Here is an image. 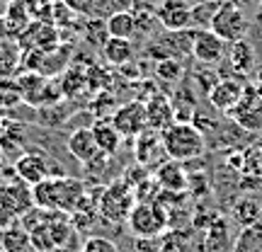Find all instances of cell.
Returning <instances> with one entry per match:
<instances>
[{
	"instance_id": "cell-1",
	"label": "cell",
	"mask_w": 262,
	"mask_h": 252,
	"mask_svg": "<svg viewBox=\"0 0 262 252\" xmlns=\"http://www.w3.org/2000/svg\"><path fill=\"white\" fill-rule=\"evenodd\" d=\"M160 143H163L165 155L170 160H178V163L202 158L206 150L204 131L189 122L170 124L165 131H160Z\"/></svg>"
},
{
	"instance_id": "cell-2",
	"label": "cell",
	"mask_w": 262,
	"mask_h": 252,
	"mask_svg": "<svg viewBox=\"0 0 262 252\" xmlns=\"http://www.w3.org/2000/svg\"><path fill=\"white\" fill-rule=\"evenodd\" d=\"M126 225L134 238L139 240H156L168 231L170 225V216L168 209L160 204V201H136L131 209Z\"/></svg>"
},
{
	"instance_id": "cell-3",
	"label": "cell",
	"mask_w": 262,
	"mask_h": 252,
	"mask_svg": "<svg viewBox=\"0 0 262 252\" xmlns=\"http://www.w3.org/2000/svg\"><path fill=\"white\" fill-rule=\"evenodd\" d=\"M209 29L219 39H224L226 44H233V41L245 39L250 29V19L238 3H221L216 5V10L209 17Z\"/></svg>"
},
{
	"instance_id": "cell-4",
	"label": "cell",
	"mask_w": 262,
	"mask_h": 252,
	"mask_svg": "<svg viewBox=\"0 0 262 252\" xmlns=\"http://www.w3.org/2000/svg\"><path fill=\"white\" fill-rule=\"evenodd\" d=\"M136 204V192L124 179H117L110 187L102 189L97 201V214L107 218L110 223H126L131 209Z\"/></svg>"
},
{
	"instance_id": "cell-5",
	"label": "cell",
	"mask_w": 262,
	"mask_h": 252,
	"mask_svg": "<svg viewBox=\"0 0 262 252\" xmlns=\"http://www.w3.org/2000/svg\"><path fill=\"white\" fill-rule=\"evenodd\" d=\"M112 126L122 133V139H136L141 131L148 129L146 126V104L141 100L119 104L112 112Z\"/></svg>"
},
{
	"instance_id": "cell-6",
	"label": "cell",
	"mask_w": 262,
	"mask_h": 252,
	"mask_svg": "<svg viewBox=\"0 0 262 252\" xmlns=\"http://www.w3.org/2000/svg\"><path fill=\"white\" fill-rule=\"evenodd\" d=\"M243 93H245V83L243 80H238V78H221V80H216L211 87H209V104L214 107L216 112H226L231 114L241 104L243 100Z\"/></svg>"
},
{
	"instance_id": "cell-7",
	"label": "cell",
	"mask_w": 262,
	"mask_h": 252,
	"mask_svg": "<svg viewBox=\"0 0 262 252\" xmlns=\"http://www.w3.org/2000/svg\"><path fill=\"white\" fill-rule=\"evenodd\" d=\"M156 19L168 32H185L194 22V10L189 0H163L156 8Z\"/></svg>"
},
{
	"instance_id": "cell-8",
	"label": "cell",
	"mask_w": 262,
	"mask_h": 252,
	"mask_svg": "<svg viewBox=\"0 0 262 252\" xmlns=\"http://www.w3.org/2000/svg\"><path fill=\"white\" fill-rule=\"evenodd\" d=\"M189 51H192V56H194L196 63L216 65V63H221L226 56V41L216 37L211 29H202V32H194V34H192Z\"/></svg>"
},
{
	"instance_id": "cell-9",
	"label": "cell",
	"mask_w": 262,
	"mask_h": 252,
	"mask_svg": "<svg viewBox=\"0 0 262 252\" xmlns=\"http://www.w3.org/2000/svg\"><path fill=\"white\" fill-rule=\"evenodd\" d=\"M235 124H241L245 131H262V97H260V90H255V87H245L243 93V100L241 104L235 107L233 112H231Z\"/></svg>"
},
{
	"instance_id": "cell-10",
	"label": "cell",
	"mask_w": 262,
	"mask_h": 252,
	"mask_svg": "<svg viewBox=\"0 0 262 252\" xmlns=\"http://www.w3.org/2000/svg\"><path fill=\"white\" fill-rule=\"evenodd\" d=\"M153 182L165 194H185L189 185V177H187V170L182 168V163L168 158L165 163H160L158 168H156Z\"/></svg>"
},
{
	"instance_id": "cell-11",
	"label": "cell",
	"mask_w": 262,
	"mask_h": 252,
	"mask_svg": "<svg viewBox=\"0 0 262 252\" xmlns=\"http://www.w3.org/2000/svg\"><path fill=\"white\" fill-rule=\"evenodd\" d=\"M15 175L22 185L27 187H34L39 182H44L47 177H51V170H49V163L44 155L39 153H22L15 163Z\"/></svg>"
},
{
	"instance_id": "cell-12",
	"label": "cell",
	"mask_w": 262,
	"mask_h": 252,
	"mask_svg": "<svg viewBox=\"0 0 262 252\" xmlns=\"http://www.w3.org/2000/svg\"><path fill=\"white\" fill-rule=\"evenodd\" d=\"M146 126L150 131H165L170 124H175V109H172V102H170L165 95H150L146 100Z\"/></svg>"
},
{
	"instance_id": "cell-13",
	"label": "cell",
	"mask_w": 262,
	"mask_h": 252,
	"mask_svg": "<svg viewBox=\"0 0 262 252\" xmlns=\"http://www.w3.org/2000/svg\"><path fill=\"white\" fill-rule=\"evenodd\" d=\"M233 235H231V223L216 216L214 221L206 228V238H204V252H233Z\"/></svg>"
},
{
	"instance_id": "cell-14",
	"label": "cell",
	"mask_w": 262,
	"mask_h": 252,
	"mask_svg": "<svg viewBox=\"0 0 262 252\" xmlns=\"http://www.w3.org/2000/svg\"><path fill=\"white\" fill-rule=\"evenodd\" d=\"M68 150L73 153L75 160H80L83 165H90L93 160H97L102 153L97 150V143H95L93 131L88 129H75L71 136H68Z\"/></svg>"
},
{
	"instance_id": "cell-15",
	"label": "cell",
	"mask_w": 262,
	"mask_h": 252,
	"mask_svg": "<svg viewBox=\"0 0 262 252\" xmlns=\"http://www.w3.org/2000/svg\"><path fill=\"white\" fill-rule=\"evenodd\" d=\"M0 206H5L10 214H15L19 218L25 211H29L34 206V199H32V192H27L22 182L0 185Z\"/></svg>"
},
{
	"instance_id": "cell-16",
	"label": "cell",
	"mask_w": 262,
	"mask_h": 252,
	"mask_svg": "<svg viewBox=\"0 0 262 252\" xmlns=\"http://www.w3.org/2000/svg\"><path fill=\"white\" fill-rule=\"evenodd\" d=\"M158 155H165V150H163V143H160V133L158 131H141L139 136H136V163L139 165H153V163H158L160 160Z\"/></svg>"
},
{
	"instance_id": "cell-17",
	"label": "cell",
	"mask_w": 262,
	"mask_h": 252,
	"mask_svg": "<svg viewBox=\"0 0 262 252\" xmlns=\"http://www.w3.org/2000/svg\"><path fill=\"white\" fill-rule=\"evenodd\" d=\"M228 63H231V68H233V73H238V75H248L255 68V63H257V54H255V47L248 41V37L231 44Z\"/></svg>"
},
{
	"instance_id": "cell-18",
	"label": "cell",
	"mask_w": 262,
	"mask_h": 252,
	"mask_svg": "<svg viewBox=\"0 0 262 252\" xmlns=\"http://www.w3.org/2000/svg\"><path fill=\"white\" fill-rule=\"evenodd\" d=\"M90 131H93V136H95L97 150H100L102 155H107V158H112L114 153L119 150L122 141H124L122 133L112 126V122H102V119H97V122L90 126Z\"/></svg>"
},
{
	"instance_id": "cell-19",
	"label": "cell",
	"mask_w": 262,
	"mask_h": 252,
	"mask_svg": "<svg viewBox=\"0 0 262 252\" xmlns=\"http://www.w3.org/2000/svg\"><path fill=\"white\" fill-rule=\"evenodd\" d=\"M107 34L117 39H134L136 37V15L131 10H114L110 17L104 19Z\"/></svg>"
},
{
	"instance_id": "cell-20",
	"label": "cell",
	"mask_w": 262,
	"mask_h": 252,
	"mask_svg": "<svg viewBox=\"0 0 262 252\" xmlns=\"http://www.w3.org/2000/svg\"><path fill=\"white\" fill-rule=\"evenodd\" d=\"M102 56L112 65H126L134 58V44H131V39L107 37V41L102 44Z\"/></svg>"
},
{
	"instance_id": "cell-21",
	"label": "cell",
	"mask_w": 262,
	"mask_h": 252,
	"mask_svg": "<svg viewBox=\"0 0 262 252\" xmlns=\"http://www.w3.org/2000/svg\"><path fill=\"white\" fill-rule=\"evenodd\" d=\"M260 216H262V209L255 199H243L238 201L233 209V221L241 228H253V225L260 223Z\"/></svg>"
},
{
	"instance_id": "cell-22",
	"label": "cell",
	"mask_w": 262,
	"mask_h": 252,
	"mask_svg": "<svg viewBox=\"0 0 262 252\" xmlns=\"http://www.w3.org/2000/svg\"><path fill=\"white\" fill-rule=\"evenodd\" d=\"M0 243H3V250L5 252H25V247L29 245L27 231L19 223L10 225L5 231H0Z\"/></svg>"
},
{
	"instance_id": "cell-23",
	"label": "cell",
	"mask_w": 262,
	"mask_h": 252,
	"mask_svg": "<svg viewBox=\"0 0 262 252\" xmlns=\"http://www.w3.org/2000/svg\"><path fill=\"white\" fill-rule=\"evenodd\" d=\"M182 73H185V65L172 56L160 58L158 63H156V78H158L160 83H180Z\"/></svg>"
},
{
	"instance_id": "cell-24",
	"label": "cell",
	"mask_w": 262,
	"mask_h": 252,
	"mask_svg": "<svg viewBox=\"0 0 262 252\" xmlns=\"http://www.w3.org/2000/svg\"><path fill=\"white\" fill-rule=\"evenodd\" d=\"M85 85H88V73H85L83 68H68L61 75V95L73 97V95H78L83 90Z\"/></svg>"
},
{
	"instance_id": "cell-25",
	"label": "cell",
	"mask_w": 262,
	"mask_h": 252,
	"mask_svg": "<svg viewBox=\"0 0 262 252\" xmlns=\"http://www.w3.org/2000/svg\"><path fill=\"white\" fill-rule=\"evenodd\" d=\"M233 252H262V231L260 223L253 228H243L241 238L235 240Z\"/></svg>"
},
{
	"instance_id": "cell-26",
	"label": "cell",
	"mask_w": 262,
	"mask_h": 252,
	"mask_svg": "<svg viewBox=\"0 0 262 252\" xmlns=\"http://www.w3.org/2000/svg\"><path fill=\"white\" fill-rule=\"evenodd\" d=\"M27 238H29V245L37 252H56V243H54V238H51V231H49L47 221L39 223L37 228H32L27 233Z\"/></svg>"
},
{
	"instance_id": "cell-27",
	"label": "cell",
	"mask_w": 262,
	"mask_h": 252,
	"mask_svg": "<svg viewBox=\"0 0 262 252\" xmlns=\"http://www.w3.org/2000/svg\"><path fill=\"white\" fill-rule=\"evenodd\" d=\"M80 252H119V247L112 240L102 238V235H90L83 243V250Z\"/></svg>"
},
{
	"instance_id": "cell-28",
	"label": "cell",
	"mask_w": 262,
	"mask_h": 252,
	"mask_svg": "<svg viewBox=\"0 0 262 252\" xmlns=\"http://www.w3.org/2000/svg\"><path fill=\"white\" fill-rule=\"evenodd\" d=\"M58 3H63L68 10H73L75 15H93L97 5H100V0H58Z\"/></svg>"
},
{
	"instance_id": "cell-29",
	"label": "cell",
	"mask_w": 262,
	"mask_h": 252,
	"mask_svg": "<svg viewBox=\"0 0 262 252\" xmlns=\"http://www.w3.org/2000/svg\"><path fill=\"white\" fill-rule=\"evenodd\" d=\"M17 223V216L10 214L5 206H0V231H5V228H10V225Z\"/></svg>"
},
{
	"instance_id": "cell-30",
	"label": "cell",
	"mask_w": 262,
	"mask_h": 252,
	"mask_svg": "<svg viewBox=\"0 0 262 252\" xmlns=\"http://www.w3.org/2000/svg\"><path fill=\"white\" fill-rule=\"evenodd\" d=\"M3 168H5V158H3V153H0V175H3Z\"/></svg>"
},
{
	"instance_id": "cell-31",
	"label": "cell",
	"mask_w": 262,
	"mask_h": 252,
	"mask_svg": "<svg viewBox=\"0 0 262 252\" xmlns=\"http://www.w3.org/2000/svg\"><path fill=\"white\" fill-rule=\"evenodd\" d=\"M3 49H5V47H3V44H0V54H3ZM0 61H3V58H0Z\"/></svg>"
},
{
	"instance_id": "cell-32",
	"label": "cell",
	"mask_w": 262,
	"mask_h": 252,
	"mask_svg": "<svg viewBox=\"0 0 262 252\" xmlns=\"http://www.w3.org/2000/svg\"><path fill=\"white\" fill-rule=\"evenodd\" d=\"M260 160H262V148H260Z\"/></svg>"
},
{
	"instance_id": "cell-33",
	"label": "cell",
	"mask_w": 262,
	"mask_h": 252,
	"mask_svg": "<svg viewBox=\"0 0 262 252\" xmlns=\"http://www.w3.org/2000/svg\"><path fill=\"white\" fill-rule=\"evenodd\" d=\"M0 252H5V250H3V247H0Z\"/></svg>"
}]
</instances>
